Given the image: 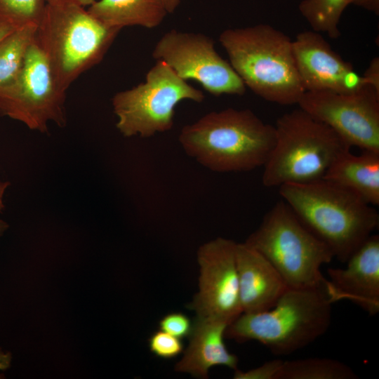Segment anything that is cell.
Here are the masks:
<instances>
[{
  "label": "cell",
  "instance_id": "obj_1",
  "mask_svg": "<svg viewBox=\"0 0 379 379\" xmlns=\"http://www.w3.org/2000/svg\"><path fill=\"white\" fill-rule=\"evenodd\" d=\"M300 221L345 263L379 224L377 211L352 191L325 179L279 187Z\"/></svg>",
  "mask_w": 379,
  "mask_h": 379
},
{
  "label": "cell",
  "instance_id": "obj_2",
  "mask_svg": "<svg viewBox=\"0 0 379 379\" xmlns=\"http://www.w3.org/2000/svg\"><path fill=\"white\" fill-rule=\"evenodd\" d=\"M178 140L188 156L213 171H249L267 160L275 128L251 109L227 108L183 126Z\"/></svg>",
  "mask_w": 379,
  "mask_h": 379
},
{
  "label": "cell",
  "instance_id": "obj_3",
  "mask_svg": "<svg viewBox=\"0 0 379 379\" xmlns=\"http://www.w3.org/2000/svg\"><path fill=\"white\" fill-rule=\"evenodd\" d=\"M219 41L246 87L269 102L298 103L305 90L288 36L270 25L258 24L225 29Z\"/></svg>",
  "mask_w": 379,
  "mask_h": 379
},
{
  "label": "cell",
  "instance_id": "obj_4",
  "mask_svg": "<svg viewBox=\"0 0 379 379\" xmlns=\"http://www.w3.org/2000/svg\"><path fill=\"white\" fill-rule=\"evenodd\" d=\"M119 29L108 27L75 0L46 4L35 40L65 91L104 58Z\"/></svg>",
  "mask_w": 379,
  "mask_h": 379
},
{
  "label": "cell",
  "instance_id": "obj_5",
  "mask_svg": "<svg viewBox=\"0 0 379 379\" xmlns=\"http://www.w3.org/2000/svg\"><path fill=\"white\" fill-rule=\"evenodd\" d=\"M332 304L324 289L288 288L272 308L242 312L225 335L240 343L258 341L276 355L291 354L327 331Z\"/></svg>",
  "mask_w": 379,
  "mask_h": 379
},
{
  "label": "cell",
  "instance_id": "obj_6",
  "mask_svg": "<svg viewBox=\"0 0 379 379\" xmlns=\"http://www.w3.org/2000/svg\"><path fill=\"white\" fill-rule=\"evenodd\" d=\"M274 128V145L262 175L267 187L322 179L338 155L351 148L300 107L281 116Z\"/></svg>",
  "mask_w": 379,
  "mask_h": 379
},
{
  "label": "cell",
  "instance_id": "obj_7",
  "mask_svg": "<svg viewBox=\"0 0 379 379\" xmlns=\"http://www.w3.org/2000/svg\"><path fill=\"white\" fill-rule=\"evenodd\" d=\"M244 243L272 264L288 288L326 291L328 280L321 268L333 255L283 199L270 209Z\"/></svg>",
  "mask_w": 379,
  "mask_h": 379
},
{
  "label": "cell",
  "instance_id": "obj_8",
  "mask_svg": "<svg viewBox=\"0 0 379 379\" xmlns=\"http://www.w3.org/2000/svg\"><path fill=\"white\" fill-rule=\"evenodd\" d=\"M204 93L179 77L164 62L147 72L145 81L112 98L117 128L125 137L148 138L171 129L175 107L182 100L201 102Z\"/></svg>",
  "mask_w": 379,
  "mask_h": 379
},
{
  "label": "cell",
  "instance_id": "obj_9",
  "mask_svg": "<svg viewBox=\"0 0 379 379\" xmlns=\"http://www.w3.org/2000/svg\"><path fill=\"white\" fill-rule=\"evenodd\" d=\"M65 94L34 40L16 79L0 90V114L46 133L49 122L65 126Z\"/></svg>",
  "mask_w": 379,
  "mask_h": 379
},
{
  "label": "cell",
  "instance_id": "obj_10",
  "mask_svg": "<svg viewBox=\"0 0 379 379\" xmlns=\"http://www.w3.org/2000/svg\"><path fill=\"white\" fill-rule=\"evenodd\" d=\"M152 57L166 62L183 80H195L213 95L246 92L230 63L215 51L214 41L204 34L170 30L157 42Z\"/></svg>",
  "mask_w": 379,
  "mask_h": 379
},
{
  "label": "cell",
  "instance_id": "obj_11",
  "mask_svg": "<svg viewBox=\"0 0 379 379\" xmlns=\"http://www.w3.org/2000/svg\"><path fill=\"white\" fill-rule=\"evenodd\" d=\"M298 105L350 147L379 152V93L371 86L345 94L305 91Z\"/></svg>",
  "mask_w": 379,
  "mask_h": 379
},
{
  "label": "cell",
  "instance_id": "obj_12",
  "mask_svg": "<svg viewBox=\"0 0 379 379\" xmlns=\"http://www.w3.org/2000/svg\"><path fill=\"white\" fill-rule=\"evenodd\" d=\"M236 245L232 240L218 237L199 247V291L188 305L197 316L219 319L230 324L242 313Z\"/></svg>",
  "mask_w": 379,
  "mask_h": 379
},
{
  "label": "cell",
  "instance_id": "obj_13",
  "mask_svg": "<svg viewBox=\"0 0 379 379\" xmlns=\"http://www.w3.org/2000/svg\"><path fill=\"white\" fill-rule=\"evenodd\" d=\"M298 72L305 91L351 93L366 85L352 64L333 50L319 34L303 31L292 41Z\"/></svg>",
  "mask_w": 379,
  "mask_h": 379
},
{
  "label": "cell",
  "instance_id": "obj_14",
  "mask_svg": "<svg viewBox=\"0 0 379 379\" xmlns=\"http://www.w3.org/2000/svg\"><path fill=\"white\" fill-rule=\"evenodd\" d=\"M345 268H328L326 293L333 303L348 300L371 315L379 311V236L371 234Z\"/></svg>",
  "mask_w": 379,
  "mask_h": 379
},
{
  "label": "cell",
  "instance_id": "obj_15",
  "mask_svg": "<svg viewBox=\"0 0 379 379\" xmlns=\"http://www.w3.org/2000/svg\"><path fill=\"white\" fill-rule=\"evenodd\" d=\"M239 296L242 312L269 310L288 288L272 264L244 242L236 245Z\"/></svg>",
  "mask_w": 379,
  "mask_h": 379
},
{
  "label": "cell",
  "instance_id": "obj_16",
  "mask_svg": "<svg viewBox=\"0 0 379 379\" xmlns=\"http://www.w3.org/2000/svg\"><path fill=\"white\" fill-rule=\"evenodd\" d=\"M229 324L223 320L197 316L183 357L176 364L178 372L207 378L211 367L223 366L236 370L238 359L230 352L224 342Z\"/></svg>",
  "mask_w": 379,
  "mask_h": 379
},
{
  "label": "cell",
  "instance_id": "obj_17",
  "mask_svg": "<svg viewBox=\"0 0 379 379\" xmlns=\"http://www.w3.org/2000/svg\"><path fill=\"white\" fill-rule=\"evenodd\" d=\"M358 194L371 206L379 205V152L347 149L338 155L324 178Z\"/></svg>",
  "mask_w": 379,
  "mask_h": 379
},
{
  "label": "cell",
  "instance_id": "obj_18",
  "mask_svg": "<svg viewBox=\"0 0 379 379\" xmlns=\"http://www.w3.org/2000/svg\"><path fill=\"white\" fill-rule=\"evenodd\" d=\"M87 10L104 25L119 30L128 26L154 28L168 13L161 0H97Z\"/></svg>",
  "mask_w": 379,
  "mask_h": 379
},
{
  "label": "cell",
  "instance_id": "obj_19",
  "mask_svg": "<svg viewBox=\"0 0 379 379\" xmlns=\"http://www.w3.org/2000/svg\"><path fill=\"white\" fill-rule=\"evenodd\" d=\"M36 29L35 24L20 26L0 40V90L10 86L20 74Z\"/></svg>",
  "mask_w": 379,
  "mask_h": 379
},
{
  "label": "cell",
  "instance_id": "obj_20",
  "mask_svg": "<svg viewBox=\"0 0 379 379\" xmlns=\"http://www.w3.org/2000/svg\"><path fill=\"white\" fill-rule=\"evenodd\" d=\"M348 365L333 359L310 357L284 361L277 379H357Z\"/></svg>",
  "mask_w": 379,
  "mask_h": 379
},
{
  "label": "cell",
  "instance_id": "obj_21",
  "mask_svg": "<svg viewBox=\"0 0 379 379\" xmlns=\"http://www.w3.org/2000/svg\"><path fill=\"white\" fill-rule=\"evenodd\" d=\"M350 0H302L298 9L312 30L325 32L329 37L337 39L341 15Z\"/></svg>",
  "mask_w": 379,
  "mask_h": 379
},
{
  "label": "cell",
  "instance_id": "obj_22",
  "mask_svg": "<svg viewBox=\"0 0 379 379\" xmlns=\"http://www.w3.org/2000/svg\"><path fill=\"white\" fill-rule=\"evenodd\" d=\"M45 6L44 0H0V20L15 27L38 25Z\"/></svg>",
  "mask_w": 379,
  "mask_h": 379
},
{
  "label": "cell",
  "instance_id": "obj_23",
  "mask_svg": "<svg viewBox=\"0 0 379 379\" xmlns=\"http://www.w3.org/2000/svg\"><path fill=\"white\" fill-rule=\"evenodd\" d=\"M149 348L157 357L168 359L181 354L184 347L181 339L159 330L149 338Z\"/></svg>",
  "mask_w": 379,
  "mask_h": 379
},
{
  "label": "cell",
  "instance_id": "obj_24",
  "mask_svg": "<svg viewBox=\"0 0 379 379\" xmlns=\"http://www.w3.org/2000/svg\"><path fill=\"white\" fill-rule=\"evenodd\" d=\"M159 326L160 330L182 339L190 336L193 323L185 314L172 312L165 315L159 321Z\"/></svg>",
  "mask_w": 379,
  "mask_h": 379
},
{
  "label": "cell",
  "instance_id": "obj_25",
  "mask_svg": "<svg viewBox=\"0 0 379 379\" xmlns=\"http://www.w3.org/2000/svg\"><path fill=\"white\" fill-rule=\"evenodd\" d=\"M283 360L274 359L246 371L234 370V379H277Z\"/></svg>",
  "mask_w": 379,
  "mask_h": 379
},
{
  "label": "cell",
  "instance_id": "obj_26",
  "mask_svg": "<svg viewBox=\"0 0 379 379\" xmlns=\"http://www.w3.org/2000/svg\"><path fill=\"white\" fill-rule=\"evenodd\" d=\"M366 85L371 86L379 93V58H373L363 75Z\"/></svg>",
  "mask_w": 379,
  "mask_h": 379
},
{
  "label": "cell",
  "instance_id": "obj_27",
  "mask_svg": "<svg viewBox=\"0 0 379 379\" xmlns=\"http://www.w3.org/2000/svg\"><path fill=\"white\" fill-rule=\"evenodd\" d=\"M350 4L360 6L375 14H379V0H350Z\"/></svg>",
  "mask_w": 379,
  "mask_h": 379
},
{
  "label": "cell",
  "instance_id": "obj_28",
  "mask_svg": "<svg viewBox=\"0 0 379 379\" xmlns=\"http://www.w3.org/2000/svg\"><path fill=\"white\" fill-rule=\"evenodd\" d=\"M11 361V355L8 352H6L0 348V371L7 369ZM1 378V375H0Z\"/></svg>",
  "mask_w": 379,
  "mask_h": 379
},
{
  "label": "cell",
  "instance_id": "obj_29",
  "mask_svg": "<svg viewBox=\"0 0 379 379\" xmlns=\"http://www.w3.org/2000/svg\"><path fill=\"white\" fill-rule=\"evenodd\" d=\"M168 13H173L180 4L181 0H161Z\"/></svg>",
  "mask_w": 379,
  "mask_h": 379
},
{
  "label": "cell",
  "instance_id": "obj_30",
  "mask_svg": "<svg viewBox=\"0 0 379 379\" xmlns=\"http://www.w3.org/2000/svg\"><path fill=\"white\" fill-rule=\"evenodd\" d=\"M15 27L11 24L0 20V40L2 39L6 35L13 30Z\"/></svg>",
  "mask_w": 379,
  "mask_h": 379
},
{
  "label": "cell",
  "instance_id": "obj_31",
  "mask_svg": "<svg viewBox=\"0 0 379 379\" xmlns=\"http://www.w3.org/2000/svg\"><path fill=\"white\" fill-rule=\"evenodd\" d=\"M8 182H0V212L4 209V204L3 202V197L6 188L9 185Z\"/></svg>",
  "mask_w": 379,
  "mask_h": 379
},
{
  "label": "cell",
  "instance_id": "obj_32",
  "mask_svg": "<svg viewBox=\"0 0 379 379\" xmlns=\"http://www.w3.org/2000/svg\"><path fill=\"white\" fill-rule=\"evenodd\" d=\"M58 0H44L46 4L53 2ZM77 2H78L79 4H81L83 6H91L92 4H93L97 0H75Z\"/></svg>",
  "mask_w": 379,
  "mask_h": 379
},
{
  "label": "cell",
  "instance_id": "obj_33",
  "mask_svg": "<svg viewBox=\"0 0 379 379\" xmlns=\"http://www.w3.org/2000/svg\"><path fill=\"white\" fill-rule=\"evenodd\" d=\"M8 225V224L0 219V236H1L4 232L7 230Z\"/></svg>",
  "mask_w": 379,
  "mask_h": 379
}]
</instances>
